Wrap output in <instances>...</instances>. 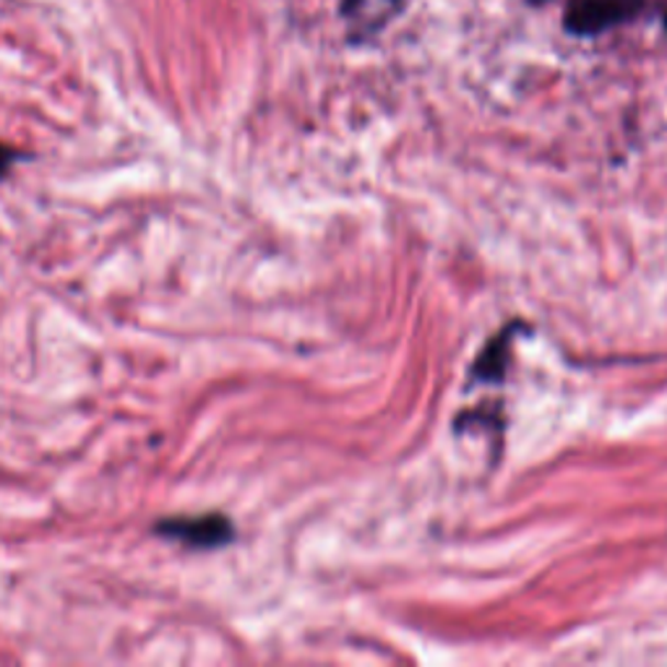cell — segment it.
I'll return each mask as SVG.
<instances>
[{
    "mask_svg": "<svg viewBox=\"0 0 667 667\" xmlns=\"http://www.w3.org/2000/svg\"><path fill=\"white\" fill-rule=\"evenodd\" d=\"M642 5L644 0H568L563 24L572 34H600L634 19Z\"/></svg>",
    "mask_w": 667,
    "mask_h": 667,
    "instance_id": "cell-1",
    "label": "cell"
},
{
    "mask_svg": "<svg viewBox=\"0 0 667 667\" xmlns=\"http://www.w3.org/2000/svg\"><path fill=\"white\" fill-rule=\"evenodd\" d=\"M157 532L165 538L183 542L188 547H219L233 540V524L219 513H206V517L191 519H162L157 524Z\"/></svg>",
    "mask_w": 667,
    "mask_h": 667,
    "instance_id": "cell-2",
    "label": "cell"
},
{
    "mask_svg": "<svg viewBox=\"0 0 667 667\" xmlns=\"http://www.w3.org/2000/svg\"><path fill=\"white\" fill-rule=\"evenodd\" d=\"M16 157H19L16 151L9 149V146L0 144V176H5V170H9L11 162H13V159H16Z\"/></svg>",
    "mask_w": 667,
    "mask_h": 667,
    "instance_id": "cell-3",
    "label": "cell"
},
{
    "mask_svg": "<svg viewBox=\"0 0 667 667\" xmlns=\"http://www.w3.org/2000/svg\"><path fill=\"white\" fill-rule=\"evenodd\" d=\"M532 3H545V0H532Z\"/></svg>",
    "mask_w": 667,
    "mask_h": 667,
    "instance_id": "cell-4",
    "label": "cell"
},
{
    "mask_svg": "<svg viewBox=\"0 0 667 667\" xmlns=\"http://www.w3.org/2000/svg\"><path fill=\"white\" fill-rule=\"evenodd\" d=\"M665 24H667V16H665Z\"/></svg>",
    "mask_w": 667,
    "mask_h": 667,
    "instance_id": "cell-5",
    "label": "cell"
}]
</instances>
